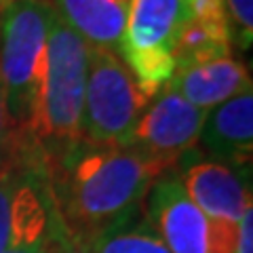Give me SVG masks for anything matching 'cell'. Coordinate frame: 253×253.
Instances as JSON below:
<instances>
[{
    "instance_id": "obj_1",
    "label": "cell",
    "mask_w": 253,
    "mask_h": 253,
    "mask_svg": "<svg viewBox=\"0 0 253 253\" xmlns=\"http://www.w3.org/2000/svg\"><path fill=\"white\" fill-rule=\"evenodd\" d=\"M55 205L68 230L91 245L97 234L144 209L152 184L169 171L125 144L76 139L46 161Z\"/></svg>"
},
{
    "instance_id": "obj_2",
    "label": "cell",
    "mask_w": 253,
    "mask_h": 253,
    "mask_svg": "<svg viewBox=\"0 0 253 253\" xmlns=\"http://www.w3.org/2000/svg\"><path fill=\"white\" fill-rule=\"evenodd\" d=\"M89 44L53 11L32 137L46 161L81 139Z\"/></svg>"
},
{
    "instance_id": "obj_3",
    "label": "cell",
    "mask_w": 253,
    "mask_h": 253,
    "mask_svg": "<svg viewBox=\"0 0 253 253\" xmlns=\"http://www.w3.org/2000/svg\"><path fill=\"white\" fill-rule=\"evenodd\" d=\"M51 17V4L38 0H11L0 17V81L15 144L34 141Z\"/></svg>"
},
{
    "instance_id": "obj_4",
    "label": "cell",
    "mask_w": 253,
    "mask_h": 253,
    "mask_svg": "<svg viewBox=\"0 0 253 253\" xmlns=\"http://www.w3.org/2000/svg\"><path fill=\"white\" fill-rule=\"evenodd\" d=\"M148 104L150 97L139 89L121 55L89 46L81 137L123 144Z\"/></svg>"
},
{
    "instance_id": "obj_5",
    "label": "cell",
    "mask_w": 253,
    "mask_h": 253,
    "mask_svg": "<svg viewBox=\"0 0 253 253\" xmlns=\"http://www.w3.org/2000/svg\"><path fill=\"white\" fill-rule=\"evenodd\" d=\"M184 19V0H131L121 57L150 99L175 72L173 42Z\"/></svg>"
},
{
    "instance_id": "obj_6",
    "label": "cell",
    "mask_w": 253,
    "mask_h": 253,
    "mask_svg": "<svg viewBox=\"0 0 253 253\" xmlns=\"http://www.w3.org/2000/svg\"><path fill=\"white\" fill-rule=\"evenodd\" d=\"M207 112L192 106L167 84L156 93L123 144L175 169L177 161L199 148Z\"/></svg>"
},
{
    "instance_id": "obj_7",
    "label": "cell",
    "mask_w": 253,
    "mask_h": 253,
    "mask_svg": "<svg viewBox=\"0 0 253 253\" xmlns=\"http://www.w3.org/2000/svg\"><path fill=\"white\" fill-rule=\"evenodd\" d=\"M175 171L188 199L207 219L236 224L251 207V173L211 161L199 148L181 156Z\"/></svg>"
},
{
    "instance_id": "obj_8",
    "label": "cell",
    "mask_w": 253,
    "mask_h": 253,
    "mask_svg": "<svg viewBox=\"0 0 253 253\" xmlns=\"http://www.w3.org/2000/svg\"><path fill=\"white\" fill-rule=\"evenodd\" d=\"M144 213L169 253H211L209 219L188 199L175 169L165 171L152 184Z\"/></svg>"
},
{
    "instance_id": "obj_9",
    "label": "cell",
    "mask_w": 253,
    "mask_h": 253,
    "mask_svg": "<svg viewBox=\"0 0 253 253\" xmlns=\"http://www.w3.org/2000/svg\"><path fill=\"white\" fill-rule=\"evenodd\" d=\"M201 152L211 161L251 173L253 93L245 91L211 108L201 131Z\"/></svg>"
},
{
    "instance_id": "obj_10",
    "label": "cell",
    "mask_w": 253,
    "mask_h": 253,
    "mask_svg": "<svg viewBox=\"0 0 253 253\" xmlns=\"http://www.w3.org/2000/svg\"><path fill=\"white\" fill-rule=\"evenodd\" d=\"M169 86L192 106L209 112L234 95L251 91V74L232 55L175 68Z\"/></svg>"
},
{
    "instance_id": "obj_11",
    "label": "cell",
    "mask_w": 253,
    "mask_h": 253,
    "mask_svg": "<svg viewBox=\"0 0 253 253\" xmlns=\"http://www.w3.org/2000/svg\"><path fill=\"white\" fill-rule=\"evenodd\" d=\"M131 0H51L55 15L95 49L121 55Z\"/></svg>"
},
{
    "instance_id": "obj_12",
    "label": "cell",
    "mask_w": 253,
    "mask_h": 253,
    "mask_svg": "<svg viewBox=\"0 0 253 253\" xmlns=\"http://www.w3.org/2000/svg\"><path fill=\"white\" fill-rule=\"evenodd\" d=\"M232 55V36L228 21H205L186 17L173 42L175 68Z\"/></svg>"
},
{
    "instance_id": "obj_13",
    "label": "cell",
    "mask_w": 253,
    "mask_h": 253,
    "mask_svg": "<svg viewBox=\"0 0 253 253\" xmlns=\"http://www.w3.org/2000/svg\"><path fill=\"white\" fill-rule=\"evenodd\" d=\"M91 253H169V249L141 209L95 236Z\"/></svg>"
},
{
    "instance_id": "obj_14",
    "label": "cell",
    "mask_w": 253,
    "mask_h": 253,
    "mask_svg": "<svg viewBox=\"0 0 253 253\" xmlns=\"http://www.w3.org/2000/svg\"><path fill=\"white\" fill-rule=\"evenodd\" d=\"M55 199V196H53ZM57 205L55 201L44 211L36 213L15 234L11 247L4 253H51L53 243V226L57 219Z\"/></svg>"
},
{
    "instance_id": "obj_15",
    "label": "cell",
    "mask_w": 253,
    "mask_h": 253,
    "mask_svg": "<svg viewBox=\"0 0 253 253\" xmlns=\"http://www.w3.org/2000/svg\"><path fill=\"white\" fill-rule=\"evenodd\" d=\"M232 42L247 51L253 44V0H224Z\"/></svg>"
},
{
    "instance_id": "obj_16",
    "label": "cell",
    "mask_w": 253,
    "mask_h": 253,
    "mask_svg": "<svg viewBox=\"0 0 253 253\" xmlns=\"http://www.w3.org/2000/svg\"><path fill=\"white\" fill-rule=\"evenodd\" d=\"M51 253H91V245L83 241L81 236L70 232L68 226L63 224L61 215L57 213V219H55V226H53Z\"/></svg>"
},
{
    "instance_id": "obj_17",
    "label": "cell",
    "mask_w": 253,
    "mask_h": 253,
    "mask_svg": "<svg viewBox=\"0 0 253 253\" xmlns=\"http://www.w3.org/2000/svg\"><path fill=\"white\" fill-rule=\"evenodd\" d=\"M186 17L205 21H228L224 0H188L184 4Z\"/></svg>"
},
{
    "instance_id": "obj_18",
    "label": "cell",
    "mask_w": 253,
    "mask_h": 253,
    "mask_svg": "<svg viewBox=\"0 0 253 253\" xmlns=\"http://www.w3.org/2000/svg\"><path fill=\"white\" fill-rule=\"evenodd\" d=\"M13 148H15V139L9 125V116H6L4 91H2V81H0V165H4L13 156Z\"/></svg>"
},
{
    "instance_id": "obj_19",
    "label": "cell",
    "mask_w": 253,
    "mask_h": 253,
    "mask_svg": "<svg viewBox=\"0 0 253 253\" xmlns=\"http://www.w3.org/2000/svg\"><path fill=\"white\" fill-rule=\"evenodd\" d=\"M234 253H253V207L245 211L239 224H236Z\"/></svg>"
},
{
    "instance_id": "obj_20",
    "label": "cell",
    "mask_w": 253,
    "mask_h": 253,
    "mask_svg": "<svg viewBox=\"0 0 253 253\" xmlns=\"http://www.w3.org/2000/svg\"><path fill=\"white\" fill-rule=\"evenodd\" d=\"M11 4V0H0V17H2V13H4V9Z\"/></svg>"
},
{
    "instance_id": "obj_21",
    "label": "cell",
    "mask_w": 253,
    "mask_h": 253,
    "mask_svg": "<svg viewBox=\"0 0 253 253\" xmlns=\"http://www.w3.org/2000/svg\"><path fill=\"white\" fill-rule=\"evenodd\" d=\"M38 2H44V4H51V0H38Z\"/></svg>"
},
{
    "instance_id": "obj_22",
    "label": "cell",
    "mask_w": 253,
    "mask_h": 253,
    "mask_svg": "<svg viewBox=\"0 0 253 253\" xmlns=\"http://www.w3.org/2000/svg\"><path fill=\"white\" fill-rule=\"evenodd\" d=\"M186 2H188V0H184V4H186Z\"/></svg>"
}]
</instances>
